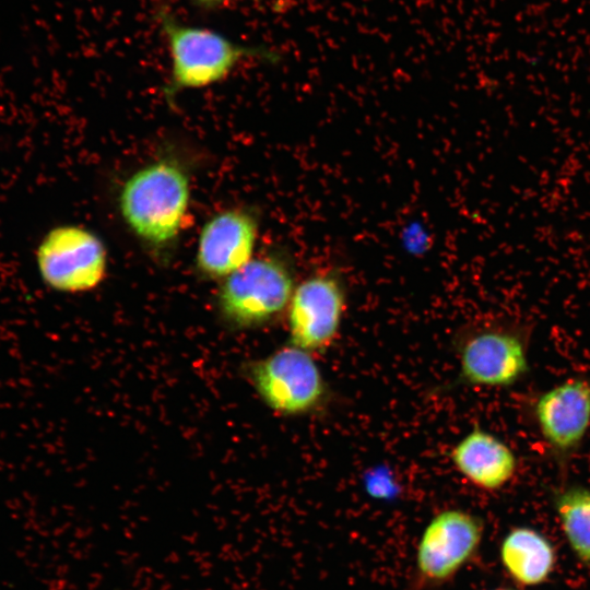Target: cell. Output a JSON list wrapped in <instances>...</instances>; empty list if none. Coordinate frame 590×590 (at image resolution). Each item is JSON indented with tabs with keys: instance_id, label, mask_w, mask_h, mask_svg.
I'll return each instance as SVG.
<instances>
[{
	"instance_id": "8fae6325",
	"label": "cell",
	"mask_w": 590,
	"mask_h": 590,
	"mask_svg": "<svg viewBox=\"0 0 590 590\" xmlns=\"http://www.w3.org/2000/svg\"><path fill=\"white\" fill-rule=\"evenodd\" d=\"M451 461L469 482L486 491L504 486L514 476L517 465L511 449L479 427L453 447Z\"/></svg>"
},
{
	"instance_id": "ba28073f",
	"label": "cell",
	"mask_w": 590,
	"mask_h": 590,
	"mask_svg": "<svg viewBox=\"0 0 590 590\" xmlns=\"http://www.w3.org/2000/svg\"><path fill=\"white\" fill-rule=\"evenodd\" d=\"M258 235L253 214L240 208L221 211L201 228L196 267L205 279H225L252 259Z\"/></svg>"
},
{
	"instance_id": "7a4b0ae2",
	"label": "cell",
	"mask_w": 590,
	"mask_h": 590,
	"mask_svg": "<svg viewBox=\"0 0 590 590\" xmlns=\"http://www.w3.org/2000/svg\"><path fill=\"white\" fill-rule=\"evenodd\" d=\"M157 22L170 57L169 81L164 88L168 101L180 91L225 80L244 59L271 58L262 48L236 43L208 27L184 24L164 8L157 11Z\"/></svg>"
},
{
	"instance_id": "52a82bcc",
	"label": "cell",
	"mask_w": 590,
	"mask_h": 590,
	"mask_svg": "<svg viewBox=\"0 0 590 590\" xmlns=\"http://www.w3.org/2000/svg\"><path fill=\"white\" fill-rule=\"evenodd\" d=\"M345 308L344 291L333 275H314L295 286L288 304L291 343L307 352L335 339Z\"/></svg>"
},
{
	"instance_id": "9a60e30c",
	"label": "cell",
	"mask_w": 590,
	"mask_h": 590,
	"mask_svg": "<svg viewBox=\"0 0 590 590\" xmlns=\"http://www.w3.org/2000/svg\"><path fill=\"white\" fill-rule=\"evenodd\" d=\"M492 590H510V589H507V588H496V589H492Z\"/></svg>"
},
{
	"instance_id": "4fadbf2b",
	"label": "cell",
	"mask_w": 590,
	"mask_h": 590,
	"mask_svg": "<svg viewBox=\"0 0 590 590\" xmlns=\"http://www.w3.org/2000/svg\"><path fill=\"white\" fill-rule=\"evenodd\" d=\"M555 506L573 551L590 564V491L569 487L556 496Z\"/></svg>"
},
{
	"instance_id": "8992f818",
	"label": "cell",
	"mask_w": 590,
	"mask_h": 590,
	"mask_svg": "<svg viewBox=\"0 0 590 590\" xmlns=\"http://www.w3.org/2000/svg\"><path fill=\"white\" fill-rule=\"evenodd\" d=\"M483 535L479 518L460 509L435 515L425 527L416 548V570L428 583L451 579L474 555Z\"/></svg>"
},
{
	"instance_id": "7c38bea8",
	"label": "cell",
	"mask_w": 590,
	"mask_h": 590,
	"mask_svg": "<svg viewBox=\"0 0 590 590\" xmlns=\"http://www.w3.org/2000/svg\"><path fill=\"white\" fill-rule=\"evenodd\" d=\"M500 559L519 583L536 586L546 580L555 564L552 543L531 528H515L503 540Z\"/></svg>"
},
{
	"instance_id": "30bf717a",
	"label": "cell",
	"mask_w": 590,
	"mask_h": 590,
	"mask_svg": "<svg viewBox=\"0 0 590 590\" xmlns=\"http://www.w3.org/2000/svg\"><path fill=\"white\" fill-rule=\"evenodd\" d=\"M539 427L558 451L576 448L590 427V381L569 379L543 393L535 404Z\"/></svg>"
},
{
	"instance_id": "9c48e42d",
	"label": "cell",
	"mask_w": 590,
	"mask_h": 590,
	"mask_svg": "<svg viewBox=\"0 0 590 590\" xmlns=\"http://www.w3.org/2000/svg\"><path fill=\"white\" fill-rule=\"evenodd\" d=\"M462 379L475 386L506 387L528 370L522 341L515 334L488 331L474 335L460 354Z\"/></svg>"
},
{
	"instance_id": "5bb4252c",
	"label": "cell",
	"mask_w": 590,
	"mask_h": 590,
	"mask_svg": "<svg viewBox=\"0 0 590 590\" xmlns=\"http://www.w3.org/2000/svg\"><path fill=\"white\" fill-rule=\"evenodd\" d=\"M193 5L202 9H213L237 0H189Z\"/></svg>"
},
{
	"instance_id": "3957f363",
	"label": "cell",
	"mask_w": 590,
	"mask_h": 590,
	"mask_svg": "<svg viewBox=\"0 0 590 590\" xmlns=\"http://www.w3.org/2000/svg\"><path fill=\"white\" fill-rule=\"evenodd\" d=\"M295 285L288 268L275 258L251 259L224 279L217 304L236 328L267 323L288 307Z\"/></svg>"
},
{
	"instance_id": "6da1fadb",
	"label": "cell",
	"mask_w": 590,
	"mask_h": 590,
	"mask_svg": "<svg viewBox=\"0 0 590 590\" xmlns=\"http://www.w3.org/2000/svg\"><path fill=\"white\" fill-rule=\"evenodd\" d=\"M190 202V177L176 160L163 157L133 173L119 192L128 227L154 252L176 241Z\"/></svg>"
},
{
	"instance_id": "5b68a950",
	"label": "cell",
	"mask_w": 590,
	"mask_h": 590,
	"mask_svg": "<svg viewBox=\"0 0 590 590\" xmlns=\"http://www.w3.org/2000/svg\"><path fill=\"white\" fill-rule=\"evenodd\" d=\"M250 379L268 406L295 415L307 413L322 401V374L310 353L285 346L250 367Z\"/></svg>"
},
{
	"instance_id": "277c9868",
	"label": "cell",
	"mask_w": 590,
	"mask_h": 590,
	"mask_svg": "<svg viewBox=\"0 0 590 590\" xmlns=\"http://www.w3.org/2000/svg\"><path fill=\"white\" fill-rule=\"evenodd\" d=\"M42 281L60 293L95 288L105 278L107 251L103 240L79 225H59L48 231L35 251Z\"/></svg>"
}]
</instances>
